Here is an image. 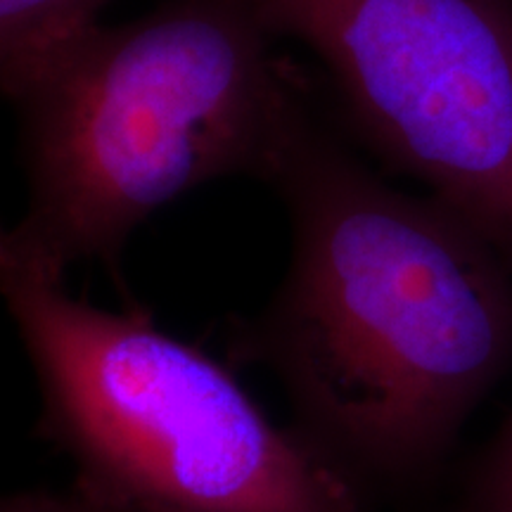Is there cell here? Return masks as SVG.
Masks as SVG:
<instances>
[{
	"label": "cell",
	"mask_w": 512,
	"mask_h": 512,
	"mask_svg": "<svg viewBox=\"0 0 512 512\" xmlns=\"http://www.w3.org/2000/svg\"><path fill=\"white\" fill-rule=\"evenodd\" d=\"M264 183L290 219V264L230 356L278 377L294 432L363 498L420 489L512 368V268L311 107Z\"/></svg>",
	"instance_id": "6da1fadb"
},
{
	"label": "cell",
	"mask_w": 512,
	"mask_h": 512,
	"mask_svg": "<svg viewBox=\"0 0 512 512\" xmlns=\"http://www.w3.org/2000/svg\"><path fill=\"white\" fill-rule=\"evenodd\" d=\"M249 0H162L102 27L12 107L27 204L0 271L62 283L98 261L119 278L133 233L185 192L264 178L309 83Z\"/></svg>",
	"instance_id": "7a4b0ae2"
},
{
	"label": "cell",
	"mask_w": 512,
	"mask_h": 512,
	"mask_svg": "<svg viewBox=\"0 0 512 512\" xmlns=\"http://www.w3.org/2000/svg\"><path fill=\"white\" fill-rule=\"evenodd\" d=\"M0 292L41 392L34 434L69 458L81 494L140 512H366L226 363L138 304L98 309L8 271Z\"/></svg>",
	"instance_id": "3957f363"
},
{
	"label": "cell",
	"mask_w": 512,
	"mask_h": 512,
	"mask_svg": "<svg viewBox=\"0 0 512 512\" xmlns=\"http://www.w3.org/2000/svg\"><path fill=\"white\" fill-rule=\"evenodd\" d=\"M316 57L384 174L411 178L512 268V0H249Z\"/></svg>",
	"instance_id": "277c9868"
},
{
	"label": "cell",
	"mask_w": 512,
	"mask_h": 512,
	"mask_svg": "<svg viewBox=\"0 0 512 512\" xmlns=\"http://www.w3.org/2000/svg\"><path fill=\"white\" fill-rule=\"evenodd\" d=\"M114 0H0V91L17 102L102 27Z\"/></svg>",
	"instance_id": "5b68a950"
},
{
	"label": "cell",
	"mask_w": 512,
	"mask_h": 512,
	"mask_svg": "<svg viewBox=\"0 0 512 512\" xmlns=\"http://www.w3.org/2000/svg\"><path fill=\"white\" fill-rule=\"evenodd\" d=\"M458 512H512V408L472 465Z\"/></svg>",
	"instance_id": "8992f818"
},
{
	"label": "cell",
	"mask_w": 512,
	"mask_h": 512,
	"mask_svg": "<svg viewBox=\"0 0 512 512\" xmlns=\"http://www.w3.org/2000/svg\"><path fill=\"white\" fill-rule=\"evenodd\" d=\"M0 512H140L121 505L102 503L81 494L74 486L67 489H29L3 498Z\"/></svg>",
	"instance_id": "52a82bcc"
}]
</instances>
